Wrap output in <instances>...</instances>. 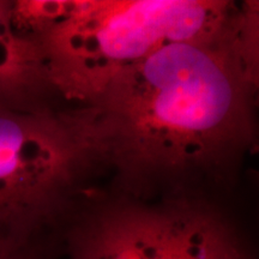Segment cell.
I'll return each mask as SVG.
<instances>
[{
	"label": "cell",
	"mask_w": 259,
	"mask_h": 259,
	"mask_svg": "<svg viewBox=\"0 0 259 259\" xmlns=\"http://www.w3.org/2000/svg\"><path fill=\"white\" fill-rule=\"evenodd\" d=\"M69 259H254L218 197H136L108 185L67 222Z\"/></svg>",
	"instance_id": "277c9868"
},
{
	"label": "cell",
	"mask_w": 259,
	"mask_h": 259,
	"mask_svg": "<svg viewBox=\"0 0 259 259\" xmlns=\"http://www.w3.org/2000/svg\"><path fill=\"white\" fill-rule=\"evenodd\" d=\"M246 3L25 0L22 16L56 93L65 101L90 107L122 70L167 45L220 30Z\"/></svg>",
	"instance_id": "7a4b0ae2"
},
{
	"label": "cell",
	"mask_w": 259,
	"mask_h": 259,
	"mask_svg": "<svg viewBox=\"0 0 259 259\" xmlns=\"http://www.w3.org/2000/svg\"><path fill=\"white\" fill-rule=\"evenodd\" d=\"M12 0H0V107L34 108L64 100L52 87L36 40L11 19Z\"/></svg>",
	"instance_id": "5b68a950"
},
{
	"label": "cell",
	"mask_w": 259,
	"mask_h": 259,
	"mask_svg": "<svg viewBox=\"0 0 259 259\" xmlns=\"http://www.w3.org/2000/svg\"><path fill=\"white\" fill-rule=\"evenodd\" d=\"M108 177L94 112L65 100L0 107V242L50 244ZM105 180V179H103Z\"/></svg>",
	"instance_id": "3957f363"
},
{
	"label": "cell",
	"mask_w": 259,
	"mask_h": 259,
	"mask_svg": "<svg viewBox=\"0 0 259 259\" xmlns=\"http://www.w3.org/2000/svg\"><path fill=\"white\" fill-rule=\"evenodd\" d=\"M51 245L14 246L0 242V259H48Z\"/></svg>",
	"instance_id": "8992f818"
},
{
	"label": "cell",
	"mask_w": 259,
	"mask_h": 259,
	"mask_svg": "<svg viewBox=\"0 0 259 259\" xmlns=\"http://www.w3.org/2000/svg\"><path fill=\"white\" fill-rule=\"evenodd\" d=\"M258 88V2L122 70L90 106L108 186L136 197L234 189L257 148Z\"/></svg>",
	"instance_id": "6da1fadb"
}]
</instances>
